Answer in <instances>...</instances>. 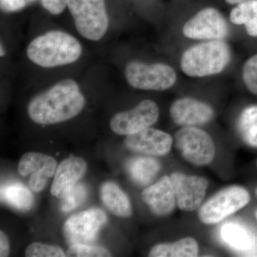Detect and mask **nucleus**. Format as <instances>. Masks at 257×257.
<instances>
[{
  "label": "nucleus",
  "instance_id": "nucleus-29",
  "mask_svg": "<svg viewBox=\"0 0 257 257\" xmlns=\"http://www.w3.org/2000/svg\"><path fill=\"white\" fill-rule=\"evenodd\" d=\"M2 10L5 12H15L23 9L26 5L25 0H0Z\"/></svg>",
  "mask_w": 257,
  "mask_h": 257
},
{
  "label": "nucleus",
  "instance_id": "nucleus-24",
  "mask_svg": "<svg viewBox=\"0 0 257 257\" xmlns=\"http://www.w3.org/2000/svg\"><path fill=\"white\" fill-rule=\"evenodd\" d=\"M87 194V187L84 184H76L73 188L61 199V211L69 212L79 207L85 201Z\"/></svg>",
  "mask_w": 257,
  "mask_h": 257
},
{
  "label": "nucleus",
  "instance_id": "nucleus-34",
  "mask_svg": "<svg viewBox=\"0 0 257 257\" xmlns=\"http://www.w3.org/2000/svg\"><path fill=\"white\" fill-rule=\"evenodd\" d=\"M256 167H257V162H256Z\"/></svg>",
  "mask_w": 257,
  "mask_h": 257
},
{
  "label": "nucleus",
  "instance_id": "nucleus-11",
  "mask_svg": "<svg viewBox=\"0 0 257 257\" xmlns=\"http://www.w3.org/2000/svg\"><path fill=\"white\" fill-rule=\"evenodd\" d=\"M170 177L180 210L193 211L200 207L209 187L207 179L179 172L172 173Z\"/></svg>",
  "mask_w": 257,
  "mask_h": 257
},
{
  "label": "nucleus",
  "instance_id": "nucleus-16",
  "mask_svg": "<svg viewBox=\"0 0 257 257\" xmlns=\"http://www.w3.org/2000/svg\"><path fill=\"white\" fill-rule=\"evenodd\" d=\"M57 169V161L53 157L38 152L25 154L18 165V172L22 176L31 174L32 176L48 179L55 175Z\"/></svg>",
  "mask_w": 257,
  "mask_h": 257
},
{
  "label": "nucleus",
  "instance_id": "nucleus-1",
  "mask_svg": "<svg viewBox=\"0 0 257 257\" xmlns=\"http://www.w3.org/2000/svg\"><path fill=\"white\" fill-rule=\"evenodd\" d=\"M84 105L85 98L78 84L73 79H67L32 98L28 112L37 124H54L77 116Z\"/></svg>",
  "mask_w": 257,
  "mask_h": 257
},
{
  "label": "nucleus",
  "instance_id": "nucleus-8",
  "mask_svg": "<svg viewBox=\"0 0 257 257\" xmlns=\"http://www.w3.org/2000/svg\"><path fill=\"white\" fill-rule=\"evenodd\" d=\"M107 221L105 213L97 208L71 216L64 224L66 241L69 245L92 244Z\"/></svg>",
  "mask_w": 257,
  "mask_h": 257
},
{
  "label": "nucleus",
  "instance_id": "nucleus-33",
  "mask_svg": "<svg viewBox=\"0 0 257 257\" xmlns=\"http://www.w3.org/2000/svg\"><path fill=\"white\" fill-rule=\"evenodd\" d=\"M256 196H257V187H256Z\"/></svg>",
  "mask_w": 257,
  "mask_h": 257
},
{
  "label": "nucleus",
  "instance_id": "nucleus-2",
  "mask_svg": "<svg viewBox=\"0 0 257 257\" xmlns=\"http://www.w3.org/2000/svg\"><path fill=\"white\" fill-rule=\"evenodd\" d=\"M82 52V45L75 37L57 30L34 39L27 49L30 60L45 68L73 63Z\"/></svg>",
  "mask_w": 257,
  "mask_h": 257
},
{
  "label": "nucleus",
  "instance_id": "nucleus-15",
  "mask_svg": "<svg viewBox=\"0 0 257 257\" xmlns=\"http://www.w3.org/2000/svg\"><path fill=\"white\" fill-rule=\"evenodd\" d=\"M142 199L157 216L170 214L175 210L176 197L172 181L168 176H164L156 183L144 189Z\"/></svg>",
  "mask_w": 257,
  "mask_h": 257
},
{
  "label": "nucleus",
  "instance_id": "nucleus-28",
  "mask_svg": "<svg viewBox=\"0 0 257 257\" xmlns=\"http://www.w3.org/2000/svg\"><path fill=\"white\" fill-rule=\"evenodd\" d=\"M43 8L52 15H60L67 7V0H42Z\"/></svg>",
  "mask_w": 257,
  "mask_h": 257
},
{
  "label": "nucleus",
  "instance_id": "nucleus-7",
  "mask_svg": "<svg viewBox=\"0 0 257 257\" xmlns=\"http://www.w3.org/2000/svg\"><path fill=\"white\" fill-rule=\"evenodd\" d=\"M175 146L182 157L192 165H209L215 157L216 148L210 135L195 126H185L175 134Z\"/></svg>",
  "mask_w": 257,
  "mask_h": 257
},
{
  "label": "nucleus",
  "instance_id": "nucleus-18",
  "mask_svg": "<svg viewBox=\"0 0 257 257\" xmlns=\"http://www.w3.org/2000/svg\"><path fill=\"white\" fill-rule=\"evenodd\" d=\"M199 254V244L192 237H185L173 243H160L152 248L151 257H195Z\"/></svg>",
  "mask_w": 257,
  "mask_h": 257
},
{
  "label": "nucleus",
  "instance_id": "nucleus-25",
  "mask_svg": "<svg viewBox=\"0 0 257 257\" xmlns=\"http://www.w3.org/2000/svg\"><path fill=\"white\" fill-rule=\"evenodd\" d=\"M111 253L102 246H94L91 244L71 245L66 256L69 257H102L111 256Z\"/></svg>",
  "mask_w": 257,
  "mask_h": 257
},
{
  "label": "nucleus",
  "instance_id": "nucleus-22",
  "mask_svg": "<svg viewBox=\"0 0 257 257\" xmlns=\"http://www.w3.org/2000/svg\"><path fill=\"white\" fill-rule=\"evenodd\" d=\"M238 132L243 142L251 147H257V105L248 106L239 115Z\"/></svg>",
  "mask_w": 257,
  "mask_h": 257
},
{
  "label": "nucleus",
  "instance_id": "nucleus-21",
  "mask_svg": "<svg viewBox=\"0 0 257 257\" xmlns=\"http://www.w3.org/2000/svg\"><path fill=\"white\" fill-rule=\"evenodd\" d=\"M1 197L5 202L20 210H28L33 205V195L22 184L12 183L2 187Z\"/></svg>",
  "mask_w": 257,
  "mask_h": 257
},
{
  "label": "nucleus",
  "instance_id": "nucleus-19",
  "mask_svg": "<svg viewBox=\"0 0 257 257\" xmlns=\"http://www.w3.org/2000/svg\"><path fill=\"white\" fill-rule=\"evenodd\" d=\"M127 170L128 174L137 184L147 185L158 173L160 164L151 157H138L130 161Z\"/></svg>",
  "mask_w": 257,
  "mask_h": 257
},
{
  "label": "nucleus",
  "instance_id": "nucleus-12",
  "mask_svg": "<svg viewBox=\"0 0 257 257\" xmlns=\"http://www.w3.org/2000/svg\"><path fill=\"white\" fill-rule=\"evenodd\" d=\"M124 145L131 151L151 156H165L171 151L173 138L170 134L148 127L126 135Z\"/></svg>",
  "mask_w": 257,
  "mask_h": 257
},
{
  "label": "nucleus",
  "instance_id": "nucleus-10",
  "mask_svg": "<svg viewBox=\"0 0 257 257\" xmlns=\"http://www.w3.org/2000/svg\"><path fill=\"white\" fill-rule=\"evenodd\" d=\"M159 116L157 103L145 99L133 109L115 114L111 118L110 127L119 135H133L155 124Z\"/></svg>",
  "mask_w": 257,
  "mask_h": 257
},
{
  "label": "nucleus",
  "instance_id": "nucleus-9",
  "mask_svg": "<svg viewBox=\"0 0 257 257\" xmlns=\"http://www.w3.org/2000/svg\"><path fill=\"white\" fill-rule=\"evenodd\" d=\"M182 32L193 40H221L229 35V26L217 10L207 8L184 24Z\"/></svg>",
  "mask_w": 257,
  "mask_h": 257
},
{
  "label": "nucleus",
  "instance_id": "nucleus-5",
  "mask_svg": "<svg viewBox=\"0 0 257 257\" xmlns=\"http://www.w3.org/2000/svg\"><path fill=\"white\" fill-rule=\"evenodd\" d=\"M124 74L130 86L143 90H167L177 80L174 69L162 63L147 64L133 61L126 64Z\"/></svg>",
  "mask_w": 257,
  "mask_h": 257
},
{
  "label": "nucleus",
  "instance_id": "nucleus-20",
  "mask_svg": "<svg viewBox=\"0 0 257 257\" xmlns=\"http://www.w3.org/2000/svg\"><path fill=\"white\" fill-rule=\"evenodd\" d=\"M230 20L235 25H244L249 36L257 37V0H245L230 13Z\"/></svg>",
  "mask_w": 257,
  "mask_h": 257
},
{
  "label": "nucleus",
  "instance_id": "nucleus-3",
  "mask_svg": "<svg viewBox=\"0 0 257 257\" xmlns=\"http://www.w3.org/2000/svg\"><path fill=\"white\" fill-rule=\"evenodd\" d=\"M230 60L229 45L221 40H211L187 49L181 59V68L189 77H207L222 72Z\"/></svg>",
  "mask_w": 257,
  "mask_h": 257
},
{
  "label": "nucleus",
  "instance_id": "nucleus-6",
  "mask_svg": "<svg viewBox=\"0 0 257 257\" xmlns=\"http://www.w3.org/2000/svg\"><path fill=\"white\" fill-rule=\"evenodd\" d=\"M249 193L240 186H231L216 193L200 207L199 218L205 224H215L246 207Z\"/></svg>",
  "mask_w": 257,
  "mask_h": 257
},
{
  "label": "nucleus",
  "instance_id": "nucleus-26",
  "mask_svg": "<svg viewBox=\"0 0 257 257\" xmlns=\"http://www.w3.org/2000/svg\"><path fill=\"white\" fill-rule=\"evenodd\" d=\"M25 256L28 257H64L66 253L59 246L34 242L25 250Z\"/></svg>",
  "mask_w": 257,
  "mask_h": 257
},
{
  "label": "nucleus",
  "instance_id": "nucleus-17",
  "mask_svg": "<svg viewBox=\"0 0 257 257\" xmlns=\"http://www.w3.org/2000/svg\"><path fill=\"white\" fill-rule=\"evenodd\" d=\"M100 194L104 205L115 216L128 218L133 214L131 202L117 184L106 182L101 186Z\"/></svg>",
  "mask_w": 257,
  "mask_h": 257
},
{
  "label": "nucleus",
  "instance_id": "nucleus-13",
  "mask_svg": "<svg viewBox=\"0 0 257 257\" xmlns=\"http://www.w3.org/2000/svg\"><path fill=\"white\" fill-rule=\"evenodd\" d=\"M170 111L174 122L184 127L207 124L214 116L210 105L189 97L181 98L174 101Z\"/></svg>",
  "mask_w": 257,
  "mask_h": 257
},
{
  "label": "nucleus",
  "instance_id": "nucleus-27",
  "mask_svg": "<svg viewBox=\"0 0 257 257\" xmlns=\"http://www.w3.org/2000/svg\"><path fill=\"white\" fill-rule=\"evenodd\" d=\"M242 78L248 90L257 95V54L250 57L243 64Z\"/></svg>",
  "mask_w": 257,
  "mask_h": 257
},
{
  "label": "nucleus",
  "instance_id": "nucleus-31",
  "mask_svg": "<svg viewBox=\"0 0 257 257\" xmlns=\"http://www.w3.org/2000/svg\"><path fill=\"white\" fill-rule=\"evenodd\" d=\"M228 4L230 5H238L239 3H242L245 0H225Z\"/></svg>",
  "mask_w": 257,
  "mask_h": 257
},
{
  "label": "nucleus",
  "instance_id": "nucleus-23",
  "mask_svg": "<svg viewBox=\"0 0 257 257\" xmlns=\"http://www.w3.org/2000/svg\"><path fill=\"white\" fill-rule=\"evenodd\" d=\"M223 239L233 248L243 249L248 245L249 238L243 227L236 224L225 225L222 229Z\"/></svg>",
  "mask_w": 257,
  "mask_h": 257
},
{
  "label": "nucleus",
  "instance_id": "nucleus-32",
  "mask_svg": "<svg viewBox=\"0 0 257 257\" xmlns=\"http://www.w3.org/2000/svg\"><path fill=\"white\" fill-rule=\"evenodd\" d=\"M256 221H257V210L256 211Z\"/></svg>",
  "mask_w": 257,
  "mask_h": 257
},
{
  "label": "nucleus",
  "instance_id": "nucleus-14",
  "mask_svg": "<svg viewBox=\"0 0 257 257\" xmlns=\"http://www.w3.org/2000/svg\"><path fill=\"white\" fill-rule=\"evenodd\" d=\"M87 164L84 159L71 156L61 162L51 186V194L62 199L85 175Z\"/></svg>",
  "mask_w": 257,
  "mask_h": 257
},
{
  "label": "nucleus",
  "instance_id": "nucleus-4",
  "mask_svg": "<svg viewBox=\"0 0 257 257\" xmlns=\"http://www.w3.org/2000/svg\"><path fill=\"white\" fill-rule=\"evenodd\" d=\"M67 7L83 37L98 41L104 37L109 25L104 0H67Z\"/></svg>",
  "mask_w": 257,
  "mask_h": 257
},
{
  "label": "nucleus",
  "instance_id": "nucleus-30",
  "mask_svg": "<svg viewBox=\"0 0 257 257\" xmlns=\"http://www.w3.org/2000/svg\"><path fill=\"white\" fill-rule=\"evenodd\" d=\"M10 242L8 236L3 231L0 232V256L6 257L10 255Z\"/></svg>",
  "mask_w": 257,
  "mask_h": 257
}]
</instances>
